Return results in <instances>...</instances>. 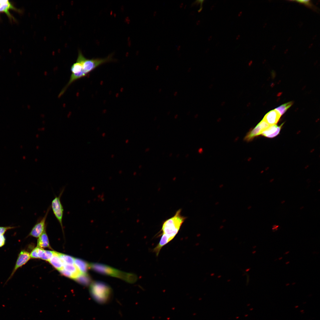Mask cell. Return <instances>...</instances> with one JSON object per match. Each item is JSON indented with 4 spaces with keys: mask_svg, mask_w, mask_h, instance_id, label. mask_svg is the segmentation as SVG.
Wrapping results in <instances>:
<instances>
[{
    "mask_svg": "<svg viewBox=\"0 0 320 320\" xmlns=\"http://www.w3.org/2000/svg\"><path fill=\"white\" fill-rule=\"evenodd\" d=\"M113 61V60L111 55L103 58L87 59L84 56L81 51L79 50L76 61L81 64L83 69L87 76L89 73L100 65Z\"/></svg>",
    "mask_w": 320,
    "mask_h": 320,
    "instance_id": "cell-4",
    "label": "cell"
},
{
    "mask_svg": "<svg viewBox=\"0 0 320 320\" xmlns=\"http://www.w3.org/2000/svg\"><path fill=\"white\" fill-rule=\"evenodd\" d=\"M16 227L14 226H0V235H4L8 230L12 229Z\"/></svg>",
    "mask_w": 320,
    "mask_h": 320,
    "instance_id": "cell-23",
    "label": "cell"
},
{
    "mask_svg": "<svg viewBox=\"0 0 320 320\" xmlns=\"http://www.w3.org/2000/svg\"><path fill=\"white\" fill-rule=\"evenodd\" d=\"M294 1L303 4L305 6L311 8H313L314 7L313 5L310 0H297Z\"/></svg>",
    "mask_w": 320,
    "mask_h": 320,
    "instance_id": "cell-21",
    "label": "cell"
},
{
    "mask_svg": "<svg viewBox=\"0 0 320 320\" xmlns=\"http://www.w3.org/2000/svg\"><path fill=\"white\" fill-rule=\"evenodd\" d=\"M279 226V225H273V226L272 229L273 230H274L275 231L276 230H277V228H278Z\"/></svg>",
    "mask_w": 320,
    "mask_h": 320,
    "instance_id": "cell-25",
    "label": "cell"
},
{
    "mask_svg": "<svg viewBox=\"0 0 320 320\" xmlns=\"http://www.w3.org/2000/svg\"><path fill=\"white\" fill-rule=\"evenodd\" d=\"M181 209L178 210L172 217L163 223L160 231V236L167 239L170 242L175 237L186 217L182 215Z\"/></svg>",
    "mask_w": 320,
    "mask_h": 320,
    "instance_id": "cell-1",
    "label": "cell"
},
{
    "mask_svg": "<svg viewBox=\"0 0 320 320\" xmlns=\"http://www.w3.org/2000/svg\"><path fill=\"white\" fill-rule=\"evenodd\" d=\"M46 230L39 237L37 241V247L41 248L50 247L49 239Z\"/></svg>",
    "mask_w": 320,
    "mask_h": 320,
    "instance_id": "cell-14",
    "label": "cell"
},
{
    "mask_svg": "<svg viewBox=\"0 0 320 320\" xmlns=\"http://www.w3.org/2000/svg\"><path fill=\"white\" fill-rule=\"evenodd\" d=\"M74 264L82 273H87L89 268V264L80 259L74 258Z\"/></svg>",
    "mask_w": 320,
    "mask_h": 320,
    "instance_id": "cell-13",
    "label": "cell"
},
{
    "mask_svg": "<svg viewBox=\"0 0 320 320\" xmlns=\"http://www.w3.org/2000/svg\"><path fill=\"white\" fill-rule=\"evenodd\" d=\"M6 242V238L4 235H0V247L3 246Z\"/></svg>",
    "mask_w": 320,
    "mask_h": 320,
    "instance_id": "cell-24",
    "label": "cell"
},
{
    "mask_svg": "<svg viewBox=\"0 0 320 320\" xmlns=\"http://www.w3.org/2000/svg\"><path fill=\"white\" fill-rule=\"evenodd\" d=\"M63 268L72 273L74 277V279L82 273L75 264H64Z\"/></svg>",
    "mask_w": 320,
    "mask_h": 320,
    "instance_id": "cell-16",
    "label": "cell"
},
{
    "mask_svg": "<svg viewBox=\"0 0 320 320\" xmlns=\"http://www.w3.org/2000/svg\"><path fill=\"white\" fill-rule=\"evenodd\" d=\"M63 189L61 192L57 196H56L52 200L51 207L53 213L59 223L62 229L63 230V208L60 201V197L63 191Z\"/></svg>",
    "mask_w": 320,
    "mask_h": 320,
    "instance_id": "cell-5",
    "label": "cell"
},
{
    "mask_svg": "<svg viewBox=\"0 0 320 320\" xmlns=\"http://www.w3.org/2000/svg\"><path fill=\"white\" fill-rule=\"evenodd\" d=\"M60 273L64 276L72 279H74L73 275L63 268L59 271Z\"/></svg>",
    "mask_w": 320,
    "mask_h": 320,
    "instance_id": "cell-22",
    "label": "cell"
},
{
    "mask_svg": "<svg viewBox=\"0 0 320 320\" xmlns=\"http://www.w3.org/2000/svg\"><path fill=\"white\" fill-rule=\"evenodd\" d=\"M29 252L25 250H21L19 253L15 267L7 281L13 276L15 272L19 268L25 265L30 258Z\"/></svg>",
    "mask_w": 320,
    "mask_h": 320,
    "instance_id": "cell-8",
    "label": "cell"
},
{
    "mask_svg": "<svg viewBox=\"0 0 320 320\" xmlns=\"http://www.w3.org/2000/svg\"><path fill=\"white\" fill-rule=\"evenodd\" d=\"M270 126L263 119L254 128L246 134L244 140L247 142L251 141L255 137L261 135L262 132Z\"/></svg>",
    "mask_w": 320,
    "mask_h": 320,
    "instance_id": "cell-6",
    "label": "cell"
},
{
    "mask_svg": "<svg viewBox=\"0 0 320 320\" xmlns=\"http://www.w3.org/2000/svg\"><path fill=\"white\" fill-rule=\"evenodd\" d=\"M53 251L44 250L40 259L49 261L53 255Z\"/></svg>",
    "mask_w": 320,
    "mask_h": 320,
    "instance_id": "cell-19",
    "label": "cell"
},
{
    "mask_svg": "<svg viewBox=\"0 0 320 320\" xmlns=\"http://www.w3.org/2000/svg\"><path fill=\"white\" fill-rule=\"evenodd\" d=\"M89 268L98 273L118 278L130 283L135 282L137 279L136 275L117 270L104 264L98 263L89 264Z\"/></svg>",
    "mask_w": 320,
    "mask_h": 320,
    "instance_id": "cell-2",
    "label": "cell"
},
{
    "mask_svg": "<svg viewBox=\"0 0 320 320\" xmlns=\"http://www.w3.org/2000/svg\"><path fill=\"white\" fill-rule=\"evenodd\" d=\"M80 284L87 286L91 284L92 279L87 273H81L74 279Z\"/></svg>",
    "mask_w": 320,
    "mask_h": 320,
    "instance_id": "cell-15",
    "label": "cell"
},
{
    "mask_svg": "<svg viewBox=\"0 0 320 320\" xmlns=\"http://www.w3.org/2000/svg\"><path fill=\"white\" fill-rule=\"evenodd\" d=\"M59 256L63 264H74V258L71 256L58 253Z\"/></svg>",
    "mask_w": 320,
    "mask_h": 320,
    "instance_id": "cell-17",
    "label": "cell"
},
{
    "mask_svg": "<svg viewBox=\"0 0 320 320\" xmlns=\"http://www.w3.org/2000/svg\"><path fill=\"white\" fill-rule=\"evenodd\" d=\"M281 116L275 109L267 113L263 119L270 126L276 124L279 121Z\"/></svg>",
    "mask_w": 320,
    "mask_h": 320,
    "instance_id": "cell-10",
    "label": "cell"
},
{
    "mask_svg": "<svg viewBox=\"0 0 320 320\" xmlns=\"http://www.w3.org/2000/svg\"><path fill=\"white\" fill-rule=\"evenodd\" d=\"M50 209V207H49L44 216L38 221L32 229L28 236L38 238L43 233L46 229V221Z\"/></svg>",
    "mask_w": 320,
    "mask_h": 320,
    "instance_id": "cell-7",
    "label": "cell"
},
{
    "mask_svg": "<svg viewBox=\"0 0 320 320\" xmlns=\"http://www.w3.org/2000/svg\"><path fill=\"white\" fill-rule=\"evenodd\" d=\"M40 248V247H37L32 250L30 254V257L31 258H39V255Z\"/></svg>",
    "mask_w": 320,
    "mask_h": 320,
    "instance_id": "cell-20",
    "label": "cell"
},
{
    "mask_svg": "<svg viewBox=\"0 0 320 320\" xmlns=\"http://www.w3.org/2000/svg\"><path fill=\"white\" fill-rule=\"evenodd\" d=\"M293 104V102H289L281 105L275 109L279 114L281 116Z\"/></svg>",
    "mask_w": 320,
    "mask_h": 320,
    "instance_id": "cell-18",
    "label": "cell"
},
{
    "mask_svg": "<svg viewBox=\"0 0 320 320\" xmlns=\"http://www.w3.org/2000/svg\"><path fill=\"white\" fill-rule=\"evenodd\" d=\"M284 202H285V201H282L281 202V203H282V204H283V203H284Z\"/></svg>",
    "mask_w": 320,
    "mask_h": 320,
    "instance_id": "cell-26",
    "label": "cell"
},
{
    "mask_svg": "<svg viewBox=\"0 0 320 320\" xmlns=\"http://www.w3.org/2000/svg\"><path fill=\"white\" fill-rule=\"evenodd\" d=\"M13 9L16 11H19L16 8L12 3L8 0H0V12H4L10 19L14 20L13 17L9 12V10Z\"/></svg>",
    "mask_w": 320,
    "mask_h": 320,
    "instance_id": "cell-9",
    "label": "cell"
},
{
    "mask_svg": "<svg viewBox=\"0 0 320 320\" xmlns=\"http://www.w3.org/2000/svg\"><path fill=\"white\" fill-rule=\"evenodd\" d=\"M283 123L279 126L275 124L270 126L264 130L261 135L268 138H273L279 134Z\"/></svg>",
    "mask_w": 320,
    "mask_h": 320,
    "instance_id": "cell-11",
    "label": "cell"
},
{
    "mask_svg": "<svg viewBox=\"0 0 320 320\" xmlns=\"http://www.w3.org/2000/svg\"><path fill=\"white\" fill-rule=\"evenodd\" d=\"M49 261L58 270L60 271L63 268V263L59 256L58 252L53 251V255Z\"/></svg>",
    "mask_w": 320,
    "mask_h": 320,
    "instance_id": "cell-12",
    "label": "cell"
},
{
    "mask_svg": "<svg viewBox=\"0 0 320 320\" xmlns=\"http://www.w3.org/2000/svg\"><path fill=\"white\" fill-rule=\"evenodd\" d=\"M89 290L93 298L100 303H106L111 297V288L108 285L102 281H96L92 282Z\"/></svg>",
    "mask_w": 320,
    "mask_h": 320,
    "instance_id": "cell-3",
    "label": "cell"
}]
</instances>
